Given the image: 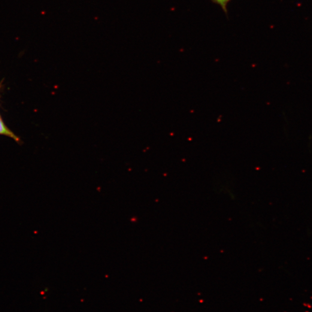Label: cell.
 I'll return each mask as SVG.
<instances>
[{
	"label": "cell",
	"mask_w": 312,
	"mask_h": 312,
	"mask_svg": "<svg viewBox=\"0 0 312 312\" xmlns=\"http://www.w3.org/2000/svg\"><path fill=\"white\" fill-rule=\"evenodd\" d=\"M0 135L7 136V137L13 139L14 141L17 142H20L19 138L6 126L1 116H0Z\"/></svg>",
	"instance_id": "6da1fadb"
},
{
	"label": "cell",
	"mask_w": 312,
	"mask_h": 312,
	"mask_svg": "<svg viewBox=\"0 0 312 312\" xmlns=\"http://www.w3.org/2000/svg\"><path fill=\"white\" fill-rule=\"evenodd\" d=\"M215 4L219 5L221 8L222 9L224 13L226 15L228 14V11H227V6H228L229 3L231 1V0H212Z\"/></svg>",
	"instance_id": "7a4b0ae2"
}]
</instances>
